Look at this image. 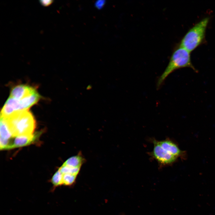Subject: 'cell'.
Returning a JSON list of instances; mask_svg holds the SVG:
<instances>
[{
    "label": "cell",
    "mask_w": 215,
    "mask_h": 215,
    "mask_svg": "<svg viewBox=\"0 0 215 215\" xmlns=\"http://www.w3.org/2000/svg\"><path fill=\"white\" fill-rule=\"evenodd\" d=\"M105 1L103 0H99L96 1L95 4V5L96 7L99 9H102L105 4Z\"/></svg>",
    "instance_id": "5bb4252c"
},
{
    "label": "cell",
    "mask_w": 215,
    "mask_h": 215,
    "mask_svg": "<svg viewBox=\"0 0 215 215\" xmlns=\"http://www.w3.org/2000/svg\"><path fill=\"white\" fill-rule=\"evenodd\" d=\"M160 146L164 149L178 158H182L184 156L183 151L180 149L177 145L169 139L158 141Z\"/></svg>",
    "instance_id": "ba28073f"
},
{
    "label": "cell",
    "mask_w": 215,
    "mask_h": 215,
    "mask_svg": "<svg viewBox=\"0 0 215 215\" xmlns=\"http://www.w3.org/2000/svg\"><path fill=\"white\" fill-rule=\"evenodd\" d=\"M39 1L40 3L42 5L46 7L49 6L53 2V1L51 0H40Z\"/></svg>",
    "instance_id": "9a60e30c"
},
{
    "label": "cell",
    "mask_w": 215,
    "mask_h": 215,
    "mask_svg": "<svg viewBox=\"0 0 215 215\" xmlns=\"http://www.w3.org/2000/svg\"><path fill=\"white\" fill-rule=\"evenodd\" d=\"M5 118L13 137L33 133L36 121L32 113L28 110L16 112Z\"/></svg>",
    "instance_id": "6da1fadb"
},
{
    "label": "cell",
    "mask_w": 215,
    "mask_h": 215,
    "mask_svg": "<svg viewBox=\"0 0 215 215\" xmlns=\"http://www.w3.org/2000/svg\"><path fill=\"white\" fill-rule=\"evenodd\" d=\"M80 169V168H73L62 165L59 170L63 174H70L77 176Z\"/></svg>",
    "instance_id": "7c38bea8"
},
{
    "label": "cell",
    "mask_w": 215,
    "mask_h": 215,
    "mask_svg": "<svg viewBox=\"0 0 215 215\" xmlns=\"http://www.w3.org/2000/svg\"><path fill=\"white\" fill-rule=\"evenodd\" d=\"M190 53V52L179 45L175 49L167 66L158 79L156 83L157 88H160L167 77L177 69L189 67L196 73L198 72L192 63Z\"/></svg>",
    "instance_id": "7a4b0ae2"
},
{
    "label": "cell",
    "mask_w": 215,
    "mask_h": 215,
    "mask_svg": "<svg viewBox=\"0 0 215 215\" xmlns=\"http://www.w3.org/2000/svg\"><path fill=\"white\" fill-rule=\"evenodd\" d=\"M209 20V17H205L194 25L182 38L179 45L190 53L197 47L204 40Z\"/></svg>",
    "instance_id": "3957f363"
},
{
    "label": "cell",
    "mask_w": 215,
    "mask_h": 215,
    "mask_svg": "<svg viewBox=\"0 0 215 215\" xmlns=\"http://www.w3.org/2000/svg\"><path fill=\"white\" fill-rule=\"evenodd\" d=\"M40 98V95L37 92L20 100L9 97L1 111L0 117L7 118L16 112L28 110L29 108L36 104Z\"/></svg>",
    "instance_id": "277c9868"
},
{
    "label": "cell",
    "mask_w": 215,
    "mask_h": 215,
    "mask_svg": "<svg viewBox=\"0 0 215 215\" xmlns=\"http://www.w3.org/2000/svg\"><path fill=\"white\" fill-rule=\"evenodd\" d=\"M37 92L33 87L24 85L15 86L11 90L10 97L20 100L29 97Z\"/></svg>",
    "instance_id": "52a82bcc"
},
{
    "label": "cell",
    "mask_w": 215,
    "mask_h": 215,
    "mask_svg": "<svg viewBox=\"0 0 215 215\" xmlns=\"http://www.w3.org/2000/svg\"><path fill=\"white\" fill-rule=\"evenodd\" d=\"M84 158L79 154L67 159L63 165L75 168H81L84 161Z\"/></svg>",
    "instance_id": "30bf717a"
},
{
    "label": "cell",
    "mask_w": 215,
    "mask_h": 215,
    "mask_svg": "<svg viewBox=\"0 0 215 215\" xmlns=\"http://www.w3.org/2000/svg\"><path fill=\"white\" fill-rule=\"evenodd\" d=\"M41 134V132H39L31 135L13 137L10 139L8 149L29 145L35 141Z\"/></svg>",
    "instance_id": "8992f818"
},
{
    "label": "cell",
    "mask_w": 215,
    "mask_h": 215,
    "mask_svg": "<svg viewBox=\"0 0 215 215\" xmlns=\"http://www.w3.org/2000/svg\"><path fill=\"white\" fill-rule=\"evenodd\" d=\"M0 139L10 140L13 137L8 127L6 119L0 117Z\"/></svg>",
    "instance_id": "9c48e42d"
},
{
    "label": "cell",
    "mask_w": 215,
    "mask_h": 215,
    "mask_svg": "<svg viewBox=\"0 0 215 215\" xmlns=\"http://www.w3.org/2000/svg\"><path fill=\"white\" fill-rule=\"evenodd\" d=\"M63 174L58 169L53 175L51 179V182L55 187H57L63 185Z\"/></svg>",
    "instance_id": "8fae6325"
},
{
    "label": "cell",
    "mask_w": 215,
    "mask_h": 215,
    "mask_svg": "<svg viewBox=\"0 0 215 215\" xmlns=\"http://www.w3.org/2000/svg\"><path fill=\"white\" fill-rule=\"evenodd\" d=\"M76 175L70 174H63V185L65 186H71L75 182Z\"/></svg>",
    "instance_id": "4fadbf2b"
},
{
    "label": "cell",
    "mask_w": 215,
    "mask_h": 215,
    "mask_svg": "<svg viewBox=\"0 0 215 215\" xmlns=\"http://www.w3.org/2000/svg\"><path fill=\"white\" fill-rule=\"evenodd\" d=\"M152 141L153 147V151L150 153V155L160 166L171 165L176 161L178 158L163 148L159 144L158 140L153 139Z\"/></svg>",
    "instance_id": "5b68a950"
}]
</instances>
